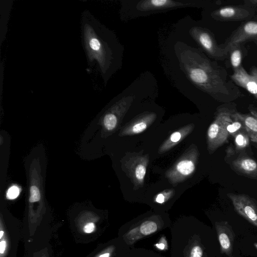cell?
Returning <instances> with one entry per match:
<instances>
[{"label": "cell", "mask_w": 257, "mask_h": 257, "mask_svg": "<svg viewBox=\"0 0 257 257\" xmlns=\"http://www.w3.org/2000/svg\"><path fill=\"white\" fill-rule=\"evenodd\" d=\"M178 53L181 68L199 89L224 102L242 96L238 87L228 78L225 69L200 50L187 46Z\"/></svg>", "instance_id": "1"}, {"label": "cell", "mask_w": 257, "mask_h": 257, "mask_svg": "<svg viewBox=\"0 0 257 257\" xmlns=\"http://www.w3.org/2000/svg\"><path fill=\"white\" fill-rule=\"evenodd\" d=\"M81 32L88 65H96L106 84L121 65L122 47L114 34L88 11L82 14Z\"/></svg>", "instance_id": "2"}, {"label": "cell", "mask_w": 257, "mask_h": 257, "mask_svg": "<svg viewBox=\"0 0 257 257\" xmlns=\"http://www.w3.org/2000/svg\"><path fill=\"white\" fill-rule=\"evenodd\" d=\"M198 0H140L123 1L121 16L130 20L184 8H201L208 5Z\"/></svg>", "instance_id": "3"}, {"label": "cell", "mask_w": 257, "mask_h": 257, "mask_svg": "<svg viewBox=\"0 0 257 257\" xmlns=\"http://www.w3.org/2000/svg\"><path fill=\"white\" fill-rule=\"evenodd\" d=\"M234 112V110L227 107L218 109L214 120L210 125L207 131L210 150L214 151L227 141L229 134L227 127L233 121L232 114Z\"/></svg>", "instance_id": "4"}, {"label": "cell", "mask_w": 257, "mask_h": 257, "mask_svg": "<svg viewBox=\"0 0 257 257\" xmlns=\"http://www.w3.org/2000/svg\"><path fill=\"white\" fill-rule=\"evenodd\" d=\"M191 37L209 56L215 60H223L226 58L219 47L212 33L208 29L194 26L189 30Z\"/></svg>", "instance_id": "5"}, {"label": "cell", "mask_w": 257, "mask_h": 257, "mask_svg": "<svg viewBox=\"0 0 257 257\" xmlns=\"http://www.w3.org/2000/svg\"><path fill=\"white\" fill-rule=\"evenodd\" d=\"M249 40L257 41V21H248L240 25L223 44L219 45V47L227 56L233 48Z\"/></svg>", "instance_id": "6"}, {"label": "cell", "mask_w": 257, "mask_h": 257, "mask_svg": "<svg viewBox=\"0 0 257 257\" xmlns=\"http://www.w3.org/2000/svg\"><path fill=\"white\" fill-rule=\"evenodd\" d=\"M235 210L249 222L257 227V204L246 194L227 193Z\"/></svg>", "instance_id": "7"}, {"label": "cell", "mask_w": 257, "mask_h": 257, "mask_svg": "<svg viewBox=\"0 0 257 257\" xmlns=\"http://www.w3.org/2000/svg\"><path fill=\"white\" fill-rule=\"evenodd\" d=\"M254 14L255 9L244 5L220 8L212 12L211 16L219 21H238L250 19Z\"/></svg>", "instance_id": "8"}, {"label": "cell", "mask_w": 257, "mask_h": 257, "mask_svg": "<svg viewBox=\"0 0 257 257\" xmlns=\"http://www.w3.org/2000/svg\"><path fill=\"white\" fill-rule=\"evenodd\" d=\"M215 227L221 252L228 257H233L234 233L232 228L226 221L217 223Z\"/></svg>", "instance_id": "9"}, {"label": "cell", "mask_w": 257, "mask_h": 257, "mask_svg": "<svg viewBox=\"0 0 257 257\" xmlns=\"http://www.w3.org/2000/svg\"><path fill=\"white\" fill-rule=\"evenodd\" d=\"M230 77L233 82L246 90L257 99V83L254 77L248 74L242 66L233 71Z\"/></svg>", "instance_id": "10"}, {"label": "cell", "mask_w": 257, "mask_h": 257, "mask_svg": "<svg viewBox=\"0 0 257 257\" xmlns=\"http://www.w3.org/2000/svg\"><path fill=\"white\" fill-rule=\"evenodd\" d=\"M232 118L242 122L249 139L257 145V119L250 113L243 114L236 111L232 113Z\"/></svg>", "instance_id": "11"}, {"label": "cell", "mask_w": 257, "mask_h": 257, "mask_svg": "<svg viewBox=\"0 0 257 257\" xmlns=\"http://www.w3.org/2000/svg\"><path fill=\"white\" fill-rule=\"evenodd\" d=\"M232 165L235 169L244 174H257V162L250 158H238L232 162Z\"/></svg>", "instance_id": "12"}, {"label": "cell", "mask_w": 257, "mask_h": 257, "mask_svg": "<svg viewBox=\"0 0 257 257\" xmlns=\"http://www.w3.org/2000/svg\"><path fill=\"white\" fill-rule=\"evenodd\" d=\"M229 53L230 63L233 71H234L241 66L242 56L240 45L233 48Z\"/></svg>", "instance_id": "13"}, {"label": "cell", "mask_w": 257, "mask_h": 257, "mask_svg": "<svg viewBox=\"0 0 257 257\" xmlns=\"http://www.w3.org/2000/svg\"><path fill=\"white\" fill-rule=\"evenodd\" d=\"M177 169L181 174L187 175L191 174L194 171L195 166L191 161L183 160L178 164Z\"/></svg>", "instance_id": "14"}, {"label": "cell", "mask_w": 257, "mask_h": 257, "mask_svg": "<svg viewBox=\"0 0 257 257\" xmlns=\"http://www.w3.org/2000/svg\"><path fill=\"white\" fill-rule=\"evenodd\" d=\"M249 137L247 134L238 133L235 135V144L237 150H240L246 147L249 144Z\"/></svg>", "instance_id": "15"}, {"label": "cell", "mask_w": 257, "mask_h": 257, "mask_svg": "<svg viewBox=\"0 0 257 257\" xmlns=\"http://www.w3.org/2000/svg\"><path fill=\"white\" fill-rule=\"evenodd\" d=\"M140 229L142 234L148 235L156 232L158 229V226L154 221H146L141 224Z\"/></svg>", "instance_id": "16"}, {"label": "cell", "mask_w": 257, "mask_h": 257, "mask_svg": "<svg viewBox=\"0 0 257 257\" xmlns=\"http://www.w3.org/2000/svg\"><path fill=\"white\" fill-rule=\"evenodd\" d=\"M117 119L113 113H106L103 118V124L105 127L109 131L112 130L116 125Z\"/></svg>", "instance_id": "17"}, {"label": "cell", "mask_w": 257, "mask_h": 257, "mask_svg": "<svg viewBox=\"0 0 257 257\" xmlns=\"http://www.w3.org/2000/svg\"><path fill=\"white\" fill-rule=\"evenodd\" d=\"M232 122L227 127V130L229 135H236V133L243 127V123L240 120L236 118H232Z\"/></svg>", "instance_id": "18"}, {"label": "cell", "mask_w": 257, "mask_h": 257, "mask_svg": "<svg viewBox=\"0 0 257 257\" xmlns=\"http://www.w3.org/2000/svg\"><path fill=\"white\" fill-rule=\"evenodd\" d=\"M41 198L40 191L39 188L35 185H32L30 188L29 202H35L39 201Z\"/></svg>", "instance_id": "19"}, {"label": "cell", "mask_w": 257, "mask_h": 257, "mask_svg": "<svg viewBox=\"0 0 257 257\" xmlns=\"http://www.w3.org/2000/svg\"><path fill=\"white\" fill-rule=\"evenodd\" d=\"M21 192L20 188L17 185L11 186L7 190V198L10 200L15 199L18 197Z\"/></svg>", "instance_id": "20"}, {"label": "cell", "mask_w": 257, "mask_h": 257, "mask_svg": "<svg viewBox=\"0 0 257 257\" xmlns=\"http://www.w3.org/2000/svg\"><path fill=\"white\" fill-rule=\"evenodd\" d=\"M146 169L142 165H139L136 168L135 174L137 178L140 180L144 179L146 175Z\"/></svg>", "instance_id": "21"}, {"label": "cell", "mask_w": 257, "mask_h": 257, "mask_svg": "<svg viewBox=\"0 0 257 257\" xmlns=\"http://www.w3.org/2000/svg\"><path fill=\"white\" fill-rule=\"evenodd\" d=\"M203 250L199 245H194L190 252L189 257H202Z\"/></svg>", "instance_id": "22"}, {"label": "cell", "mask_w": 257, "mask_h": 257, "mask_svg": "<svg viewBox=\"0 0 257 257\" xmlns=\"http://www.w3.org/2000/svg\"><path fill=\"white\" fill-rule=\"evenodd\" d=\"M147 128V124L144 122H140L136 123L133 128V132L136 134L140 133L145 130Z\"/></svg>", "instance_id": "23"}, {"label": "cell", "mask_w": 257, "mask_h": 257, "mask_svg": "<svg viewBox=\"0 0 257 257\" xmlns=\"http://www.w3.org/2000/svg\"><path fill=\"white\" fill-rule=\"evenodd\" d=\"M95 228V225L93 223H88L84 227V231L86 233L93 232Z\"/></svg>", "instance_id": "24"}, {"label": "cell", "mask_w": 257, "mask_h": 257, "mask_svg": "<svg viewBox=\"0 0 257 257\" xmlns=\"http://www.w3.org/2000/svg\"><path fill=\"white\" fill-rule=\"evenodd\" d=\"M244 5L255 9L257 8V0H246L244 1Z\"/></svg>", "instance_id": "25"}, {"label": "cell", "mask_w": 257, "mask_h": 257, "mask_svg": "<svg viewBox=\"0 0 257 257\" xmlns=\"http://www.w3.org/2000/svg\"><path fill=\"white\" fill-rule=\"evenodd\" d=\"M181 136L180 133L176 132L172 134L170 137V140L173 142H177L181 139Z\"/></svg>", "instance_id": "26"}, {"label": "cell", "mask_w": 257, "mask_h": 257, "mask_svg": "<svg viewBox=\"0 0 257 257\" xmlns=\"http://www.w3.org/2000/svg\"><path fill=\"white\" fill-rule=\"evenodd\" d=\"M250 113L257 119V108L253 105H250L248 107Z\"/></svg>", "instance_id": "27"}, {"label": "cell", "mask_w": 257, "mask_h": 257, "mask_svg": "<svg viewBox=\"0 0 257 257\" xmlns=\"http://www.w3.org/2000/svg\"><path fill=\"white\" fill-rule=\"evenodd\" d=\"M250 75H251L255 79L257 83V67L253 66L250 70Z\"/></svg>", "instance_id": "28"}, {"label": "cell", "mask_w": 257, "mask_h": 257, "mask_svg": "<svg viewBox=\"0 0 257 257\" xmlns=\"http://www.w3.org/2000/svg\"><path fill=\"white\" fill-rule=\"evenodd\" d=\"M7 244L5 240H1L0 242V253H4L5 251Z\"/></svg>", "instance_id": "29"}, {"label": "cell", "mask_w": 257, "mask_h": 257, "mask_svg": "<svg viewBox=\"0 0 257 257\" xmlns=\"http://www.w3.org/2000/svg\"><path fill=\"white\" fill-rule=\"evenodd\" d=\"M156 201L159 203H163L165 201V197L163 194L158 195L156 197Z\"/></svg>", "instance_id": "30"}, {"label": "cell", "mask_w": 257, "mask_h": 257, "mask_svg": "<svg viewBox=\"0 0 257 257\" xmlns=\"http://www.w3.org/2000/svg\"><path fill=\"white\" fill-rule=\"evenodd\" d=\"M156 246L157 247V248L161 250L164 249L165 247V245L163 242L157 243L156 244Z\"/></svg>", "instance_id": "31"}, {"label": "cell", "mask_w": 257, "mask_h": 257, "mask_svg": "<svg viewBox=\"0 0 257 257\" xmlns=\"http://www.w3.org/2000/svg\"><path fill=\"white\" fill-rule=\"evenodd\" d=\"M110 254L109 253H105L100 255L99 257H109Z\"/></svg>", "instance_id": "32"}, {"label": "cell", "mask_w": 257, "mask_h": 257, "mask_svg": "<svg viewBox=\"0 0 257 257\" xmlns=\"http://www.w3.org/2000/svg\"><path fill=\"white\" fill-rule=\"evenodd\" d=\"M3 234H4V231L3 230H1L0 231V238H2V237H3Z\"/></svg>", "instance_id": "33"}, {"label": "cell", "mask_w": 257, "mask_h": 257, "mask_svg": "<svg viewBox=\"0 0 257 257\" xmlns=\"http://www.w3.org/2000/svg\"><path fill=\"white\" fill-rule=\"evenodd\" d=\"M253 245L256 247V248L257 249V242L254 243Z\"/></svg>", "instance_id": "34"}]
</instances>
